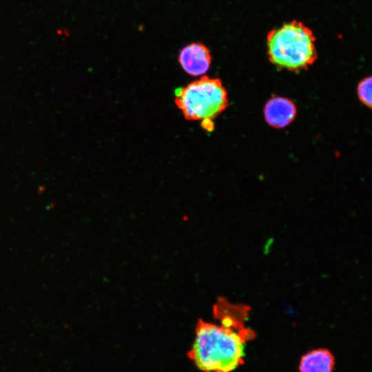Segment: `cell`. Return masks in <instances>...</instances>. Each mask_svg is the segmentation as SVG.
Returning a JSON list of instances; mask_svg holds the SVG:
<instances>
[{
  "instance_id": "1",
  "label": "cell",
  "mask_w": 372,
  "mask_h": 372,
  "mask_svg": "<svg viewBox=\"0 0 372 372\" xmlns=\"http://www.w3.org/2000/svg\"><path fill=\"white\" fill-rule=\"evenodd\" d=\"M220 324L200 321L189 358L203 372H231L244 362L245 347L252 332L232 317L218 318Z\"/></svg>"
},
{
  "instance_id": "2",
  "label": "cell",
  "mask_w": 372,
  "mask_h": 372,
  "mask_svg": "<svg viewBox=\"0 0 372 372\" xmlns=\"http://www.w3.org/2000/svg\"><path fill=\"white\" fill-rule=\"evenodd\" d=\"M267 54L280 69L300 72L317 59L316 37L310 28L300 21L285 23L267 34Z\"/></svg>"
},
{
  "instance_id": "3",
  "label": "cell",
  "mask_w": 372,
  "mask_h": 372,
  "mask_svg": "<svg viewBox=\"0 0 372 372\" xmlns=\"http://www.w3.org/2000/svg\"><path fill=\"white\" fill-rule=\"evenodd\" d=\"M174 102L187 120L202 121H213L229 105L222 81L206 76L176 89Z\"/></svg>"
},
{
  "instance_id": "4",
  "label": "cell",
  "mask_w": 372,
  "mask_h": 372,
  "mask_svg": "<svg viewBox=\"0 0 372 372\" xmlns=\"http://www.w3.org/2000/svg\"><path fill=\"white\" fill-rule=\"evenodd\" d=\"M178 62L186 73L193 76H199L209 70L211 56L209 48L205 44L193 42L180 50Z\"/></svg>"
},
{
  "instance_id": "5",
  "label": "cell",
  "mask_w": 372,
  "mask_h": 372,
  "mask_svg": "<svg viewBox=\"0 0 372 372\" xmlns=\"http://www.w3.org/2000/svg\"><path fill=\"white\" fill-rule=\"evenodd\" d=\"M296 113V105L285 97L271 98L264 107V116L267 124L278 129L288 126L295 119Z\"/></svg>"
},
{
  "instance_id": "6",
  "label": "cell",
  "mask_w": 372,
  "mask_h": 372,
  "mask_svg": "<svg viewBox=\"0 0 372 372\" xmlns=\"http://www.w3.org/2000/svg\"><path fill=\"white\" fill-rule=\"evenodd\" d=\"M335 364L332 353L324 349L313 350L302 356L300 372H332Z\"/></svg>"
},
{
  "instance_id": "7",
  "label": "cell",
  "mask_w": 372,
  "mask_h": 372,
  "mask_svg": "<svg viewBox=\"0 0 372 372\" xmlns=\"http://www.w3.org/2000/svg\"><path fill=\"white\" fill-rule=\"evenodd\" d=\"M371 84V77L368 76L359 83L357 89L359 99L364 105L370 109L372 105Z\"/></svg>"
}]
</instances>
